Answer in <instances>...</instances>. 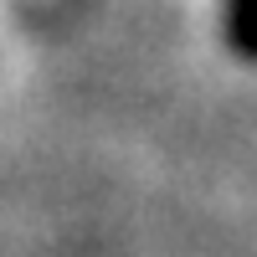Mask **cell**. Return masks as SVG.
Segmentation results:
<instances>
[{"mask_svg": "<svg viewBox=\"0 0 257 257\" xmlns=\"http://www.w3.org/2000/svg\"><path fill=\"white\" fill-rule=\"evenodd\" d=\"M226 41L237 57L257 62V0H226Z\"/></svg>", "mask_w": 257, "mask_h": 257, "instance_id": "obj_1", "label": "cell"}]
</instances>
